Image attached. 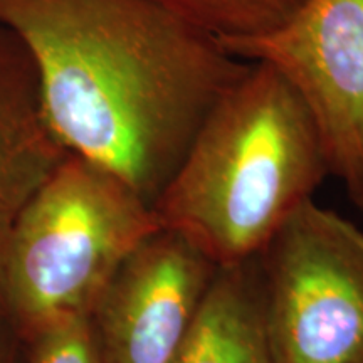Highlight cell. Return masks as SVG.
<instances>
[{"label": "cell", "mask_w": 363, "mask_h": 363, "mask_svg": "<svg viewBox=\"0 0 363 363\" xmlns=\"http://www.w3.org/2000/svg\"><path fill=\"white\" fill-rule=\"evenodd\" d=\"M219 264L160 227L126 257L91 313L104 363H174Z\"/></svg>", "instance_id": "obj_6"}, {"label": "cell", "mask_w": 363, "mask_h": 363, "mask_svg": "<svg viewBox=\"0 0 363 363\" xmlns=\"http://www.w3.org/2000/svg\"><path fill=\"white\" fill-rule=\"evenodd\" d=\"M330 175L320 130L284 76L249 62L157 199L165 229L219 266L257 256Z\"/></svg>", "instance_id": "obj_2"}, {"label": "cell", "mask_w": 363, "mask_h": 363, "mask_svg": "<svg viewBox=\"0 0 363 363\" xmlns=\"http://www.w3.org/2000/svg\"><path fill=\"white\" fill-rule=\"evenodd\" d=\"M26 345L6 316H0V363H24Z\"/></svg>", "instance_id": "obj_11"}, {"label": "cell", "mask_w": 363, "mask_h": 363, "mask_svg": "<svg viewBox=\"0 0 363 363\" xmlns=\"http://www.w3.org/2000/svg\"><path fill=\"white\" fill-rule=\"evenodd\" d=\"M358 207H360V208H362V211H363V201H362V203H360V206H358Z\"/></svg>", "instance_id": "obj_12"}, {"label": "cell", "mask_w": 363, "mask_h": 363, "mask_svg": "<svg viewBox=\"0 0 363 363\" xmlns=\"http://www.w3.org/2000/svg\"><path fill=\"white\" fill-rule=\"evenodd\" d=\"M219 43L259 38L283 26L303 0H153Z\"/></svg>", "instance_id": "obj_9"}, {"label": "cell", "mask_w": 363, "mask_h": 363, "mask_svg": "<svg viewBox=\"0 0 363 363\" xmlns=\"http://www.w3.org/2000/svg\"><path fill=\"white\" fill-rule=\"evenodd\" d=\"M174 363H276L266 335L256 256L219 266Z\"/></svg>", "instance_id": "obj_8"}, {"label": "cell", "mask_w": 363, "mask_h": 363, "mask_svg": "<svg viewBox=\"0 0 363 363\" xmlns=\"http://www.w3.org/2000/svg\"><path fill=\"white\" fill-rule=\"evenodd\" d=\"M276 363H363V230L308 201L256 256Z\"/></svg>", "instance_id": "obj_4"}, {"label": "cell", "mask_w": 363, "mask_h": 363, "mask_svg": "<svg viewBox=\"0 0 363 363\" xmlns=\"http://www.w3.org/2000/svg\"><path fill=\"white\" fill-rule=\"evenodd\" d=\"M160 227L123 180L69 153L17 219L4 316L22 342L56 321L89 318L126 257Z\"/></svg>", "instance_id": "obj_3"}, {"label": "cell", "mask_w": 363, "mask_h": 363, "mask_svg": "<svg viewBox=\"0 0 363 363\" xmlns=\"http://www.w3.org/2000/svg\"><path fill=\"white\" fill-rule=\"evenodd\" d=\"M24 345L26 363H104L88 316L56 321Z\"/></svg>", "instance_id": "obj_10"}, {"label": "cell", "mask_w": 363, "mask_h": 363, "mask_svg": "<svg viewBox=\"0 0 363 363\" xmlns=\"http://www.w3.org/2000/svg\"><path fill=\"white\" fill-rule=\"evenodd\" d=\"M67 155L45 120L33 59L21 40L0 26V316L17 219Z\"/></svg>", "instance_id": "obj_7"}, {"label": "cell", "mask_w": 363, "mask_h": 363, "mask_svg": "<svg viewBox=\"0 0 363 363\" xmlns=\"http://www.w3.org/2000/svg\"><path fill=\"white\" fill-rule=\"evenodd\" d=\"M67 153L155 206L212 108L247 69L153 0H0Z\"/></svg>", "instance_id": "obj_1"}, {"label": "cell", "mask_w": 363, "mask_h": 363, "mask_svg": "<svg viewBox=\"0 0 363 363\" xmlns=\"http://www.w3.org/2000/svg\"><path fill=\"white\" fill-rule=\"evenodd\" d=\"M230 56L274 67L320 130L330 175L363 201V0H303L259 38L220 43Z\"/></svg>", "instance_id": "obj_5"}]
</instances>
